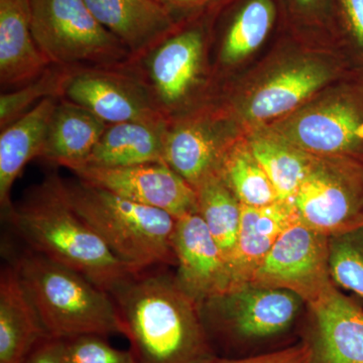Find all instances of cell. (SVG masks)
Segmentation results:
<instances>
[{
	"label": "cell",
	"instance_id": "cell-8",
	"mask_svg": "<svg viewBox=\"0 0 363 363\" xmlns=\"http://www.w3.org/2000/svg\"><path fill=\"white\" fill-rule=\"evenodd\" d=\"M250 285L284 289L312 306L335 286L329 269V238L300 219L281 234Z\"/></svg>",
	"mask_w": 363,
	"mask_h": 363
},
{
	"label": "cell",
	"instance_id": "cell-24",
	"mask_svg": "<svg viewBox=\"0 0 363 363\" xmlns=\"http://www.w3.org/2000/svg\"><path fill=\"white\" fill-rule=\"evenodd\" d=\"M248 147L271 180L279 201L294 204L314 157L283 138L272 135H255Z\"/></svg>",
	"mask_w": 363,
	"mask_h": 363
},
{
	"label": "cell",
	"instance_id": "cell-17",
	"mask_svg": "<svg viewBox=\"0 0 363 363\" xmlns=\"http://www.w3.org/2000/svg\"><path fill=\"white\" fill-rule=\"evenodd\" d=\"M298 219L295 205L279 201L269 206L242 205L235 247L228 262L231 292L250 283L281 234Z\"/></svg>",
	"mask_w": 363,
	"mask_h": 363
},
{
	"label": "cell",
	"instance_id": "cell-19",
	"mask_svg": "<svg viewBox=\"0 0 363 363\" xmlns=\"http://www.w3.org/2000/svg\"><path fill=\"white\" fill-rule=\"evenodd\" d=\"M58 98H47L1 130L0 135V205L6 214L11 190L26 164L40 157Z\"/></svg>",
	"mask_w": 363,
	"mask_h": 363
},
{
	"label": "cell",
	"instance_id": "cell-25",
	"mask_svg": "<svg viewBox=\"0 0 363 363\" xmlns=\"http://www.w3.org/2000/svg\"><path fill=\"white\" fill-rule=\"evenodd\" d=\"M196 192L198 213L220 247L228 266L240 230L242 204L219 172L205 179Z\"/></svg>",
	"mask_w": 363,
	"mask_h": 363
},
{
	"label": "cell",
	"instance_id": "cell-11",
	"mask_svg": "<svg viewBox=\"0 0 363 363\" xmlns=\"http://www.w3.org/2000/svg\"><path fill=\"white\" fill-rule=\"evenodd\" d=\"M173 248L177 283L198 304L230 293L228 266L199 213L177 218Z\"/></svg>",
	"mask_w": 363,
	"mask_h": 363
},
{
	"label": "cell",
	"instance_id": "cell-22",
	"mask_svg": "<svg viewBox=\"0 0 363 363\" xmlns=\"http://www.w3.org/2000/svg\"><path fill=\"white\" fill-rule=\"evenodd\" d=\"M331 69L305 61L274 74L255 91L245 114L255 121H267L292 111L331 79Z\"/></svg>",
	"mask_w": 363,
	"mask_h": 363
},
{
	"label": "cell",
	"instance_id": "cell-13",
	"mask_svg": "<svg viewBox=\"0 0 363 363\" xmlns=\"http://www.w3.org/2000/svg\"><path fill=\"white\" fill-rule=\"evenodd\" d=\"M302 302V298L291 291L248 284L204 304L238 335L262 338L288 328Z\"/></svg>",
	"mask_w": 363,
	"mask_h": 363
},
{
	"label": "cell",
	"instance_id": "cell-9",
	"mask_svg": "<svg viewBox=\"0 0 363 363\" xmlns=\"http://www.w3.org/2000/svg\"><path fill=\"white\" fill-rule=\"evenodd\" d=\"M70 171L88 185L161 209L176 218L198 213L195 189L164 162L121 168L78 166Z\"/></svg>",
	"mask_w": 363,
	"mask_h": 363
},
{
	"label": "cell",
	"instance_id": "cell-29",
	"mask_svg": "<svg viewBox=\"0 0 363 363\" xmlns=\"http://www.w3.org/2000/svg\"><path fill=\"white\" fill-rule=\"evenodd\" d=\"M328 238L332 281L363 301V226Z\"/></svg>",
	"mask_w": 363,
	"mask_h": 363
},
{
	"label": "cell",
	"instance_id": "cell-12",
	"mask_svg": "<svg viewBox=\"0 0 363 363\" xmlns=\"http://www.w3.org/2000/svg\"><path fill=\"white\" fill-rule=\"evenodd\" d=\"M204 49V33L191 28L177 30L145 57L143 80L164 116L182 104L198 82Z\"/></svg>",
	"mask_w": 363,
	"mask_h": 363
},
{
	"label": "cell",
	"instance_id": "cell-32",
	"mask_svg": "<svg viewBox=\"0 0 363 363\" xmlns=\"http://www.w3.org/2000/svg\"><path fill=\"white\" fill-rule=\"evenodd\" d=\"M312 351L309 343L298 344L276 352L242 358V359H219L215 358L212 363H310Z\"/></svg>",
	"mask_w": 363,
	"mask_h": 363
},
{
	"label": "cell",
	"instance_id": "cell-15",
	"mask_svg": "<svg viewBox=\"0 0 363 363\" xmlns=\"http://www.w3.org/2000/svg\"><path fill=\"white\" fill-rule=\"evenodd\" d=\"M96 20L135 62L177 32L176 21L156 0H85Z\"/></svg>",
	"mask_w": 363,
	"mask_h": 363
},
{
	"label": "cell",
	"instance_id": "cell-3",
	"mask_svg": "<svg viewBox=\"0 0 363 363\" xmlns=\"http://www.w3.org/2000/svg\"><path fill=\"white\" fill-rule=\"evenodd\" d=\"M11 266L51 337L123 334L111 294L83 274L33 250L14 257Z\"/></svg>",
	"mask_w": 363,
	"mask_h": 363
},
{
	"label": "cell",
	"instance_id": "cell-27",
	"mask_svg": "<svg viewBox=\"0 0 363 363\" xmlns=\"http://www.w3.org/2000/svg\"><path fill=\"white\" fill-rule=\"evenodd\" d=\"M219 173L242 205L264 207L279 201L271 180L250 147H229Z\"/></svg>",
	"mask_w": 363,
	"mask_h": 363
},
{
	"label": "cell",
	"instance_id": "cell-7",
	"mask_svg": "<svg viewBox=\"0 0 363 363\" xmlns=\"http://www.w3.org/2000/svg\"><path fill=\"white\" fill-rule=\"evenodd\" d=\"M130 67L70 68L61 99L87 109L107 124L169 123L149 85Z\"/></svg>",
	"mask_w": 363,
	"mask_h": 363
},
{
	"label": "cell",
	"instance_id": "cell-5",
	"mask_svg": "<svg viewBox=\"0 0 363 363\" xmlns=\"http://www.w3.org/2000/svg\"><path fill=\"white\" fill-rule=\"evenodd\" d=\"M33 39L52 65L125 68V45L91 13L85 0H26Z\"/></svg>",
	"mask_w": 363,
	"mask_h": 363
},
{
	"label": "cell",
	"instance_id": "cell-2",
	"mask_svg": "<svg viewBox=\"0 0 363 363\" xmlns=\"http://www.w3.org/2000/svg\"><path fill=\"white\" fill-rule=\"evenodd\" d=\"M4 215L30 250L83 274L107 293L138 274L67 202L58 176L45 179Z\"/></svg>",
	"mask_w": 363,
	"mask_h": 363
},
{
	"label": "cell",
	"instance_id": "cell-20",
	"mask_svg": "<svg viewBox=\"0 0 363 363\" xmlns=\"http://www.w3.org/2000/svg\"><path fill=\"white\" fill-rule=\"evenodd\" d=\"M37 311L13 266L0 276V363H26L45 337Z\"/></svg>",
	"mask_w": 363,
	"mask_h": 363
},
{
	"label": "cell",
	"instance_id": "cell-31",
	"mask_svg": "<svg viewBox=\"0 0 363 363\" xmlns=\"http://www.w3.org/2000/svg\"><path fill=\"white\" fill-rule=\"evenodd\" d=\"M348 42L363 61V0H337Z\"/></svg>",
	"mask_w": 363,
	"mask_h": 363
},
{
	"label": "cell",
	"instance_id": "cell-21",
	"mask_svg": "<svg viewBox=\"0 0 363 363\" xmlns=\"http://www.w3.org/2000/svg\"><path fill=\"white\" fill-rule=\"evenodd\" d=\"M107 125L87 109L59 99L40 159L69 169L81 166L96 147Z\"/></svg>",
	"mask_w": 363,
	"mask_h": 363
},
{
	"label": "cell",
	"instance_id": "cell-28",
	"mask_svg": "<svg viewBox=\"0 0 363 363\" xmlns=\"http://www.w3.org/2000/svg\"><path fill=\"white\" fill-rule=\"evenodd\" d=\"M70 68L51 65L35 80L0 97V128H6L47 98L61 99Z\"/></svg>",
	"mask_w": 363,
	"mask_h": 363
},
{
	"label": "cell",
	"instance_id": "cell-23",
	"mask_svg": "<svg viewBox=\"0 0 363 363\" xmlns=\"http://www.w3.org/2000/svg\"><path fill=\"white\" fill-rule=\"evenodd\" d=\"M168 123L108 124L87 161L81 166L121 168L164 162V138Z\"/></svg>",
	"mask_w": 363,
	"mask_h": 363
},
{
	"label": "cell",
	"instance_id": "cell-14",
	"mask_svg": "<svg viewBox=\"0 0 363 363\" xmlns=\"http://www.w3.org/2000/svg\"><path fill=\"white\" fill-rule=\"evenodd\" d=\"M314 328L310 363H363V309L336 286L310 306Z\"/></svg>",
	"mask_w": 363,
	"mask_h": 363
},
{
	"label": "cell",
	"instance_id": "cell-4",
	"mask_svg": "<svg viewBox=\"0 0 363 363\" xmlns=\"http://www.w3.org/2000/svg\"><path fill=\"white\" fill-rule=\"evenodd\" d=\"M59 184L67 202L133 272L176 264L173 215L80 180L64 181L59 177Z\"/></svg>",
	"mask_w": 363,
	"mask_h": 363
},
{
	"label": "cell",
	"instance_id": "cell-10",
	"mask_svg": "<svg viewBox=\"0 0 363 363\" xmlns=\"http://www.w3.org/2000/svg\"><path fill=\"white\" fill-rule=\"evenodd\" d=\"M286 142L318 155L363 156V81L284 125Z\"/></svg>",
	"mask_w": 363,
	"mask_h": 363
},
{
	"label": "cell",
	"instance_id": "cell-1",
	"mask_svg": "<svg viewBox=\"0 0 363 363\" xmlns=\"http://www.w3.org/2000/svg\"><path fill=\"white\" fill-rule=\"evenodd\" d=\"M138 272L111 294L138 363H212L201 306L175 277Z\"/></svg>",
	"mask_w": 363,
	"mask_h": 363
},
{
	"label": "cell",
	"instance_id": "cell-34",
	"mask_svg": "<svg viewBox=\"0 0 363 363\" xmlns=\"http://www.w3.org/2000/svg\"><path fill=\"white\" fill-rule=\"evenodd\" d=\"M156 1L164 7V11L177 23V20L181 16L201 11L205 7L213 4L217 0H156Z\"/></svg>",
	"mask_w": 363,
	"mask_h": 363
},
{
	"label": "cell",
	"instance_id": "cell-35",
	"mask_svg": "<svg viewBox=\"0 0 363 363\" xmlns=\"http://www.w3.org/2000/svg\"><path fill=\"white\" fill-rule=\"evenodd\" d=\"M294 11L304 18H315L325 9L327 0H290Z\"/></svg>",
	"mask_w": 363,
	"mask_h": 363
},
{
	"label": "cell",
	"instance_id": "cell-16",
	"mask_svg": "<svg viewBox=\"0 0 363 363\" xmlns=\"http://www.w3.org/2000/svg\"><path fill=\"white\" fill-rule=\"evenodd\" d=\"M228 149L220 124L211 118L169 121L164 133V162L195 190L218 173Z\"/></svg>",
	"mask_w": 363,
	"mask_h": 363
},
{
	"label": "cell",
	"instance_id": "cell-26",
	"mask_svg": "<svg viewBox=\"0 0 363 363\" xmlns=\"http://www.w3.org/2000/svg\"><path fill=\"white\" fill-rule=\"evenodd\" d=\"M272 0H247L227 28L221 60L227 65L247 58L264 44L276 20Z\"/></svg>",
	"mask_w": 363,
	"mask_h": 363
},
{
	"label": "cell",
	"instance_id": "cell-6",
	"mask_svg": "<svg viewBox=\"0 0 363 363\" xmlns=\"http://www.w3.org/2000/svg\"><path fill=\"white\" fill-rule=\"evenodd\" d=\"M294 205L300 221L327 236L363 226V156L315 159Z\"/></svg>",
	"mask_w": 363,
	"mask_h": 363
},
{
	"label": "cell",
	"instance_id": "cell-18",
	"mask_svg": "<svg viewBox=\"0 0 363 363\" xmlns=\"http://www.w3.org/2000/svg\"><path fill=\"white\" fill-rule=\"evenodd\" d=\"M52 64L33 39L26 0H0V82L21 87Z\"/></svg>",
	"mask_w": 363,
	"mask_h": 363
},
{
	"label": "cell",
	"instance_id": "cell-30",
	"mask_svg": "<svg viewBox=\"0 0 363 363\" xmlns=\"http://www.w3.org/2000/svg\"><path fill=\"white\" fill-rule=\"evenodd\" d=\"M95 334L63 339L68 363H138L133 351L121 350Z\"/></svg>",
	"mask_w": 363,
	"mask_h": 363
},
{
	"label": "cell",
	"instance_id": "cell-33",
	"mask_svg": "<svg viewBox=\"0 0 363 363\" xmlns=\"http://www.w3.org/2000/svg\"><path fill=\"white\" fill-rule=\"evenodd\" d=\"M26 363H68L63 339L48 336L30 353Z\"/></svg>",
	"mask_w": 363,
	"mask_h": 363
}]
</instances>
